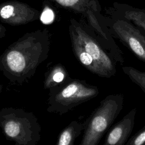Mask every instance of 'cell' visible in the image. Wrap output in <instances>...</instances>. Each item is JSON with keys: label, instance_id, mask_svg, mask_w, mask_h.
I'll use <instances>...</instances> for the list:
<instances>
[{"label": "cell", "instance_id": "12", "mask_svg": "<svg viewBox=\"0 0 145 145\" xmlns=\"http://www.w3.org/2000/svg\"><path fill=\"white\" fill-rule=\"evenodd\" d=\"M123 72L129 79L145 93V71L139 70L131 66L122 67Z\"/></svg>", "mask_w": 145, "mask_h": 145}, {"label": "cell", "instance_id": "19", "mask_svg": "<svg viewBox=\"0 0 145 145\" xmlns=\"http://www.w3.org/2000/svg\"><path fill=\"white\" fill-rule=\"evenodd\" d=\"M143 145H145V144H143Z\"/></svg>", "mask_w": 145, "mask_h": 145}, {"label": "cell", "instance_id": "4", "mask_svg": "<svg viewBox=\"0 0 145 145\" xmlns=\"http://www.w3.org/2000/svg\"><path fill=\"white\" fill-rule=\"evenodd\" d=\"M123 95L110 94L100 103L84 122V133L79 145H98L123 108Z\"/></svg>", "mask_w": 145, "mask_h": 145}, {"label": "cell", "instance_id": "3", "mask_svg": "<svg viewBox=\"0 0 145 145\" xmlns=\"http://www.w3.org/2000/svg\"><path fill=\"white\" fill-rule=\"evenodd\" d=\"M99 93L96 86L91 85L85 80L70 77L61 84L49 89L46 111L61 116L96 97Z\"/></svg>", "mask_w": 145, "mask_h": 145}, {"label": "cell", "instance_id": "6", "mask_svg": "<svg viewBox=\"0 0 145 145\" xmlns=\"http://www.w3.org/2000/svg\"><path fill=\"white\" fill-rule=\"evenodd\" d=\"M39 10L28 5L16 1L0 4V20L11 25L25 24L40 17Z\"/></svg>", "mask_w": 145, "mask_h": 145}, {"label": "cell", "instance_id": "8", "mask_svg": "<svg viewBox=\"0 0 145 145\" xmlns=\"http://www.w3.org/2000/svg\"><path fill=\"white\" fill-rule=\"evenodd\" d=\"M136 108L130 110L108 131L103 145H125L133 130Z\"/></svg>", "mask_w": 145, "mask_h": 145}, {"label": "cell", "instance_id": "1", "mask_svg": "<svg viewBox=\"0 0 145 145\" xmlns=\"http://www.w3.org/2000/svg\"><path fill=\"white\" fill-rule=\"evenodd\" d=\"M50 45L46 28L25 33L0 55V71L11 84H23L48 58Z\"/></svg>", "mask_w": 145, "mask_h": 145}, {"label": "cell", "instance_id": "17", "mask_svg": "<svg viewBox=\"0 0 145 145\" xmlns=\"http://www.w3.org/2000/svg\"><path fill=\"white\" fill-rule=\"evenodd\" d=\"M6 32V29L3 25L0 24V38H3L5 36Z\"/></svg>", "mask_w": 145, "mask_h": 145}, {"label": "cell", "instance_id": "16", "mask_svg": "<svg viewBox=\"0 0 145 145\" xmlns=\"http://www.w3.org/2000/svg\"><path fill=\"white\" fill-rule=\"evenodd\" d=\"M41 21L45 24L51 23L54 19V14L53 11L50 8H45L40 16Z\"/></svg>", "mask_w": 145, "mask_h": 145}, {"label": "cell", "instance_id": "13", "mask_svg": "<svg viewBox=\"0 0 145 145\" xmlns=\"http://www.w3.org/2000/svg\"><path fill=\"white\" fill-rule=\"evenodd\" d=\"M124 17L145 30V11L140 10H129L125 11Z\"/></svg>", "mask_w": 145, "mask_h": 145}, {"label": "cell", "instance_id": "14", "mask_svg": "<svg viewBox=\"0 0 145 145\" xmlns=\"http://www.w3.org/2000/svg\"><path fill=\"white\" fill-rule=\"evenodd\" d=\"M59 5L78 12H84L88 8V0H53Z\"/></svg>", "mask_w": 145, "mask_h": 145}, {"label": "cell", "instance_id": "5", "mask_svg": "<svg viewBox=\"0 0 145 145\" xmlns=\"http://www.w3.org/2000/svg\"><path fill=\"white\" fill-rule=\"evenodd\" d=\"M75 32L78 40L84 49L91 55L97 65L102 70L106 78L116 74V69L114 62L104 52L98 42L92 38L75 19L70 20V25Z\"/></svg>", "mask_w": 145, "mask_h": 145}, {"label": "cell", "instance_id": "2", "mask_svg": "<svg viewBox=\"0 0 145 145\" xmlns=\"http://www.w3.org/2000/svg\"><path fill=\"white\" fill-rule=\"evenodd\" d=\"M0 127L14 145H36L41 139V126L35 115L21 108L0 110Z\"/></svg>", "mask_w": 145, "mask_h": 145}, {"label": "cell", "instance_id": "18", "mask_svg": "<svg viewBox=\"0 0 145 145\" xmlns=\"http://www.w3.org/2000/svg\"><path fill=\"white\" fill-rule=\"evenodd\" d=\"M2 89H3V86H2V84L0 83V93L2 92Z\"/></svg>", "mask_w": 145, "mask_h": 145}, {"label": "cell", "instance_id": "9", "mask_svg": "<svg viewBox=\"0 0 145 145\" xmlns=\"http://www.w3.org/2000/svg\"><path fill=\"white\" fill-rule=\"evenodd\" d=\"M69 33L72 51L79 62L92 73L101 78H105V74L93 60L91 55L84 49L80 44L73 29L69 26Z\"/></svg>", "mask_w": 145, "mask_h": 145}, {"label": "cell", "instance_id": "7", "mask_svg": "<svg viewBox=\"0 0 145 145\" xmlns=\"http://www.w3.org/2000/svg\"><path fill=\"white\" fill-rule=\"evenodd\" d=\"M118 38L140 60L145 62V37L132 24L118 20L112 27Z\"/></svg>", "mask_w": 145, "mask_h": 145}, {"label": "cell", "instance_id": "11", "mask_svg": "<svg viewBox=\"0 0 145 145\" xmlns=\"http://www.w3.org/2000/svg\"><path fill=\"white\" fill-rule=\"evenodd\" d=\"M84 122L72 121L59 133L56 145H74L76 138L84 130Z\"/></svg>", "mask_w": 145, "mask_h": 145}, {"label": "cell", "instance_id": "10", "mask_svg": "<svg viewBox=\"0 0 145 145\" xmlns=\"http://www.w3.org/2000/svg\"><path fill=\"white\" fill-rule=\"evenodd\" d=\"M70 75L66 69L61 63H57L51 66L44 74V88L49 89L61 84Z\"/></svg>", "mask_w": 145, "mask_h": 145}, {"label": "cell", "instance_id": "15", "mask_svg": "<svg viewBox=\"0 0 145 145\" xmlns=\"http://www.w3.org/2000/svg\"><path fill=\"white\" fill-rule=\"evenodd\" d=\"M145 144V125L135 134L129 138L125 145H143Z\"/></svg>", "mask_w": 145, "mask_h": 145}]
</instances>
